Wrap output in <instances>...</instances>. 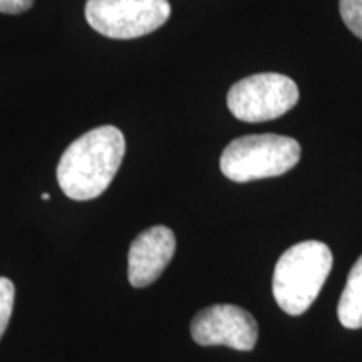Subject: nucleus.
<instances>
[{"label":"nucleus","mask_w":362,"mask_h":362,"mask_svg":"<svg viewBox=\"0 0 362 362\" xmlns=\"http://www.w3.org/2000/svg\"><path fill=\"white\" fill-rule=\"evenodd\" d=\"M337 317L347 329L362 327V255L352 265L337 304Z\"/></svg>","instance_id":"6e6552de"},{"label":"nucleus","mask_w":362,"mask_h":362,"mask_svg":"<svg viewBox=\"0 0 362 362\" xmlns=\"http://www.w3.org/2000/svg\"><path fill=\"white\" fill-rule=\"evenodd\" d=\"M124 136L116 126H99L76 139L57 165V181L66 197L88 202L106 192L124 158Z\"/></svg>","instance_id":"f257e3e1"},{"label":"nucleus","mask_w":362,"mask_h":362,"mask_svg":"<svg viewBox=\"0 0 362 362\" xmlns=\"http://www.w3.org/2000/svg\"><path fill=\"white\" fill-rule=\"evenodd\" d=\"M13 298H16V287L7 277H0V339L6 332L8 320H11Z\"/></svg>","instance_id":"9d476101"},{"label":"nucleus","mask_w":362,"mask_h":362,"mask_svg":"<svg viewBox=\"0 0 362 362\" xmlns=\"http://www.w3.org/2000/svg\"><path fill=\"white\" fill-rule=\"evenodd\" d=\"M189 330L200 346H226L237 351H252L259 339V325L253 315L232 304L210 305L198 312Z\"/></svg>","instance_id":"423d86ee"},{"label":"nucleus","mask_w":362,"mask_h":362,"mask_svg":"<svg viewBox=\"0 0 362 362\" xmlns=\"http://www.w3.org/2000/svg\"><path fill=\"white\" fill-rule=\"evenodd\" d=\"M300 160V144L280 134H250L233 139L223 149L220 170L226 178L247 181L274 178L291 171Z\"/></svg>","instance_id":"7ed1b4c3"},{"label":"nucleus","mask_w":362,"mask_h":362,"mask_svg":"<svg viewBox=\"0 0 362 362\" xmlns=\"http://www.w3.org/2000/svg\"><path fill=\"white\" fill-rule=\"evenodd\" d=\"M35 0H0V13H24L34 6Z\"/></svg>","instance_id":"9b49d317"},{"label":"nucleus","mask_w":362,"mask_h":362,"mask_svg":"<svg viewBox=\"0 0 362 362\" xmlns=\"http://www.w3.org/2000/svg\"><path fill=\"white\" fill-rule=\"evenodd\" d=\"M339 12L347 29L362 39V0H339Z\"/></svg>","instance_id":"1a4fd4ad"},{"label":"nucleus","mask_w":362,"mask_h":362,"mask_svg":"<svg viewBox=\"0 0 362 362\" xmlns=\"http://www.w3.org/2000/svg\"><path fill=\"white\" fill-rule=\"evenodd\" d=\"M297 101V84L277 72H262L240 79L230 88L226 96L230 112L245 123L277 119L291 111Z\"/></svg>","instance_id":"20e7f679"},{"label":"nucleus","mask_w":362,"mask_h":362,"mask_svg":"<svg viewBox=\"0 0 362 362\" xmlns=\"http://www.w3.org/2000/svg\"><path fill=\"white\" fill-rule=\"evenodd\" d=\"M86 21L110 39H136L148 35L171 16L168 0H88Z\"/></svg>","instance_id":"39448f33"},{"label":"nucleus","mask_w":362,"mask_h":362,"mask_svg":"<svg viewBox=\"0 0 362 362\" xmlns=\"http://www.w3.org/2000/svg\"><path fill=\"white\" fill-rule=\"evenodd\" d=\"M176 238L168 226L156 225L133 240L128 253V279L136 288L156 282L173 259Z\"/></svg>","instance_id":"0eeeda50"},{"label":"nucleus","mask_w":362,"mask_h":362,"mask_svg":"<svg viewBox=\"0 0 362 362\" xmlns=\"http://www.w3.org/2000/svg\"><path fill=\"white\" fill-rule=\"evenodd\" d=\"M332 252L322 242L305 240L284 252L274 270V297L288 315L310 309L332 270Z\"/></svg>","instance_id":"f03ea898"},{"label":"nucleus","mask_w":362,"mask_h":362,"mask_svg":"<svg viewBox=\"0 0 362 362\" xmlns=\"http://www.w3.org/2000/svg\"><path fill=\"white\" fill-rule=\"evenodd\" d=\"M40 198H42V200H49V198H51V194L42 193V194H40Z\"/></svg>","instance_id":"f8f14e48"}]
</instances>
